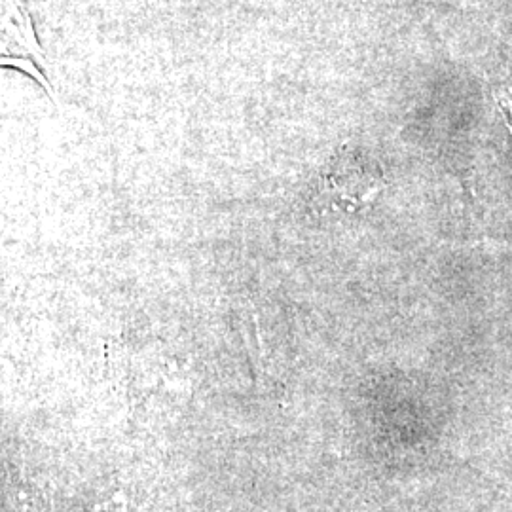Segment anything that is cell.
<instances>
[{
    "label": "cell",
    "mask_w": 512,
    "mask_h": 512,
    "mask_svg": "<svg viewBox=\"0 0 512 512\" xmlns=\"http://www.w3.org/2000/svg\"><path fill=\"white\" fill-rule=\"evenodd\" d=\"M86 512H129L128 499L122 494L112 495L110 499L95 503Z\"/></svg>",
    "instance_id": "obj_2"
},
{
    "label": "cell",
    "mask_w": 512,
    "mask_h": 512,
    "mask_svg": "<svg viewBox=\"0 0 512 512\" xmlns=\"http://www.w3.org/2000/svg\"><path fill=\"white\" fill-rule=\"evenodd\" d=\"M38 61H42V50L23 2L2 0V65L31 74L46 92L52 93L50 82L38 69Z\"/></svg>",
    "instance_id": "obj_1"
}]
</instances>
